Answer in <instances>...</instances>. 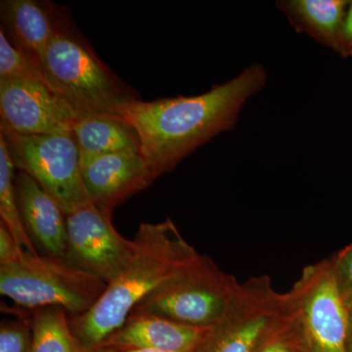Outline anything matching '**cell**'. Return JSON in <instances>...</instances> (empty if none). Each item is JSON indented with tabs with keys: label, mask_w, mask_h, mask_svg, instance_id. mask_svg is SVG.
I'll return each instance as SVG.
<instances>
[{
	"label": "cell",
	"mask_w": 352,
	"mask_h": 352,
	"mask_svg": "<svg viewBox=\"0 0 352 352\" xmlns=\"http://www.w3.org/2000/svg\"><path fill=\"white\" fill-rule=\"evenodd\" d=\"M267 78L263 65L254 63L196 96L151 102L131 98L118 109L117 116L138 133L141 154L157 178L201 145L233 129L243 108L263 89Z\"/></svg>",
	"instance_id": "6da1fadb"
},
{
	"label": "cell",
	"mask_w": 352,
	"mask_h": 352,
	"mask_svg": "<svg viewBox=\"0 0 352 352\" xmlns=\"http://www.w3.org/2000/svg\"><path fill=\"white\" fill-rule=\"evenodd\" d=\"M132 240L133 256L119 276L87 312L69 318L72 332L85 352L98 349L139 302L201 256L170 219L140 224Z\"/></svg>",
	"instance_id": "7a4b0ae2"
},
{
	"label": "cell",
	"mask_w": 352,
	"mask_h": 352,
	"mask_svg": "<svg viewBox=\"0 0 352 352\" xmlns=\"http://www.w3.org/2000/svg\"><path fill=\"white\" fill-rule=\"evenodd\" d=\"M106 287L62 259L39 254L24 252L13 263L0 265V293L25 311L59 307L76 318L94 307Z\"/></svg>",
	"instance_id": "3957f363"
},
{
	"label": "cell",
	"mask_w": 352,
	"mask_h": 352,
	"mask_svg": "<svg viewBox=\"0 0 352 352\" xmlns=\"http://www.w3.org/2000/svg\"><path fill=\"white\" fill-rule=\"evenodd\" d=\"M241 284L200 256L139 302L144 312L197 328L217 325L232 305ZM131 311V312H132Z\"/></svg>",
	"instance_id": "277c9868"
},
{
	"label": "cell",
	"mask_w": 352,
	"mask_h": 352,
	"mask_svg": "<svg viewBox=\"0 0 352 352\" xmlns=\"http://www.w3.org/2000/svg\"><path fill=\"white\" fill-rule=\"evenodd\" d=\"M41 66L54 91L83 116H117L131 98L94 53L64 29L51 41Z\"/></svg>",
	"instance_id": "5b68a950"
},
{
	"label": "cell",
	"mask_w": 352,
	"mask_h": 352,
	"mask_svg": "<svg viewBox=\"0 0 352 352\" xmlns=\"http://www.w3.org/2000/svg\"><path fill=\"white\" fill-rule=\"evenodd\" d=\"M0 136L6 140L15 168L36 180L66 215L90 203L73 132L21 134L0 126Z\"/></svg>",
	"instance_id": "8992f818"
},
{
	"label": "cell",
	"mask_w": 352,
	"mask_h": 352,
	"mask_svg": "<svg viewBox=\"0 0 352 352\" xmlns=\"http://www.w3.org/2000/svg\"><path fill=\"white\" fill-rule=\"evenodd\" d=\"M293 315L288 293H278L270 277L252 278L194 352H256Z\"/></svg>",
	"instance_id": "52a82bcc"
},
{
	"label": "cell",
	"mask_w": 352,
	"mask_h": 352,
	"mask_svg": "<svg viewBox=\"0 0 352 352\" xmlns=\"http://www.w3.org/2000/svg\"><path fill=\"white\" fill-rule=\"evenodd\" d=\"M288 296L308 352H346L349 311L332 258L305 267Z\"/></svg>",
	"instance_id": "ba28073f"
},
{
	"label": "cell",
	"mask_w": 352,
	"mask_h": 352,
	"mask_svg": "<svg viewBox=\"0 0 352 352\" xmlns=\"http://www.w3.org/2000/svg\"><path fill=\"white\" fill-rule=\"evenodd\" d=\"M68 243L63 261L110 284L126 267L134 252L112 223V214L89 203L67 215Z\"/></svg>",
	"instance_id": "9c48e42d"
},
{
	"label": "cell",
	"mask_w": 352,
	"mask_h": 352,
	"mask_svg": "<svg viewBox=\"0 0 352 352\" xmlns=\"http://www.w3.org/2000/svg\"><path fill=\"white\" fill-rule=\"evenodd\" d=\"M0 126L21 134L73 132L85 116L64 97L31 80H0Z\"/></svg>",
	"instance_id": "30bf717a"
},
{
	"label": "cell",
	"mask_w": 352,
	"mask_h": 352,
	"mask_svg": "<svg viewBox=\"0 0 352 352\" xmlns=\"http://www.w3.org/2000/svg\"><path fill=\"white\" fill-rule=\"evenodd\" d=\"M80 171L90 203L109 214L156 179L140 150L94 157L80 164Z\"/></svg>",
	"instance_id": "8fae6325"
},
{
	"label": "cell",
	"mask_w": 352,
	"mask_h": 352,
	"mask_svg": "<svg viewBox=\"0 0 352 352\" xmlns=\"http://www.w3.org/2000/svg\"><path fill=\"white\" fill-rule=\"evenodd\" d=\"M15 190L21 219L36 251L41 256L63 261L68 243L64 210L36 180L22 171L15 176Z\"/></svg>",
	"instance_id": "7c38bea8"
},
{
	"label": "cell",
	"mask_w": 352,
	"mask_h": 352,
	"mask_svg": "<svg viewBox=\"0 0 352 352\" xmlns=\"http://www.w3.org/2000/svg\"><path fill=\"white\" fill-rule=\"evenodd\" d=\"M210 328H197L178 322L132 311L124 323L99 347L129 351L194 352Z\"/></svg>",
	"instance_id": "4fadbf2b"
},
{
	"label": "cell",
	"mask_w": 352,
	"mask_h": 352,
	"mask_svg": "<svg viewBox=\"0 0 352 352\" xmlns=\"http://www.w3.org/2000/svg\"><path fill=\"white\" fill-rule=\"evenodd\" d=\"M1 15L9 41L43 69L46 50L63 30L50 9L36 0H7L1 2Z\"/></svg>",
	"instance_id": "5bb4252c"
},
{
	"label": "cell",
	"mask_w": 352,
	"mask_h": 352,
	"mask_svg": "<svg viewBox=\"0 0 352 352\" xmlns=\"http://www.w3.org/2000/svg\"><path fill=\"white\" fill-rule=\"evenodd\" d=\"M349 3V0H279L276 7L298 34L338 53Z\"/></svg>",
	"instance_id": "9a60e30c"
},
{
	"label": "cell",
	"mask_w": 352,
	"mask_h": 352,
	"mask_svg": "<svg viewBox=\"0 0 352 352\" xmlns=\"http://www.w3.org/2000/svg\"><path fill=\"white\" fill-rule=\"evenodd\" d=\"M73 133L80 164L112 153L140 150L138 133L119 116H85L76 122Z\"/></svg>",
	"instance_id": "2e32d148"
},
{
	"label": "cell",
	"mask_w": 352,
	"mask_h": 352,
	"mask_svg": "<svg viewBox=\"0 0 352 352\" xmlns=\"http://www.w3.org/2000/svg\"><path fill=\"white\" fill-rule=\"evenodd\" d=\"M32 346L30 352H85L69 327V316L59 307L30 311Z\"/></svg>",
	"instance_id": "e0dca14e"
},
{
	"label": "cell",
	"mask_w": 352,
	"mask_h": 352,
	"mask_svg": "<svg viewBox=\"0 0 352 352\" xmlns=\"http://www.w3.org/2000/svg\"><path fill=\"white\" fill-rule=\"evenodd\" d=\"M14 170L15 166L9 156L6 140L0 136V222L8 228L24 251L36 254L38 252L25 232L21 219Z\"/></svg>",
	"instance_id": "ac0fdd59"
},
{
	"label": "cell",
	"mask_w": 352,
	"mask_h": 352,
	"mask_svg": "<svg viewBox=\"0 0 352 352\" xmlns=\"http://www.w3.org/2000/svg\"><path fill=\"white\" fill-rule=\"evenodd\" d=\"M11 78L34 80V82L43 83L54 91L43 69L34 64L22 51L14 46L1 29L0 30V80H11Z\"/></svg>",
	"instance_id": "d6986e66"
},
{
	"label": "cell",
	"mask_w": 352,
	"mask_h": 352,
	"mask_svg": "<svg viewBox=\"0 0 352 352\" xmlns=\"http://www.w3.org/2000/svg\"><path fill=\"white\" fill-rule=\"evenodd\" d=\"M15 319H6L0 325V352H30L32 320L30 311L18 310Z\"/></svg>",
	"instance_id": "ffe728a7"
},
{
	"label": "cell",
	"mask_w": 352,
	"mask_h": 352,
	"mask_svg": "<svg viewBox=\"0 0 352 352\" xmlns=\"http://www.w3.org/2000/svg\"><path fill=\"white\" fill-rule=\"evenodd\" d=\"M256 352H308L295 311L266 338Z\"/></svg>",
	"instance_id": "44dd1931"
},
{
	"label": "cell",
	"mask_w": 352,
	"mask_h": 352,
	"mask_svg": "<svg viewBox=\"0 0 352 352\" xmlns=\"http://www.w3.org/2000/svg\"><path fill=\"white\" fill-rule=\"evenodd\" d=\"M333 270L340 294L347 309L352 310V244L338 252L332 258Z\"/></svg>",
	"instance_id": "7402d4cb"
},
{
	"label": "cell",
	"mask_w": 352,
	"mask_h": 352,
	"mask_svg": "<svg viewBox=\"0 0 352 352\" xmlns=\"http://www.w3.org/2000/svg\"><path fill=\"white\" fill-rule=\"evenodd\" d=\"M24 252L8 228L0 222V265L13 263Z\"/></svg>",
	"instance_id": "603a6c76"
},
{
	"label": "cell",
	"mask_w": 352,
	"mask_h": 352,
	"mask_svg": "<svg viewBox=\"0 0 352 352\" xmlns=\"http://www.w3.org/2000/svg\"><path fill=\"white\" fill-rule=\"evenodd\" d=\"M338 54L342 58H352V1L344 18Z\"/></svg>",
	"instance_id": "cb8c5ba5"
},
{
	"label": "cell",
	"mask_w": 352,
	"mask_h": 352,
	"mask_svg": "<svg viewBox=\"0 0 352 352\" xmlns=\"http://www.w3.org/2000/svg\"><path fill=\"white\" fill-rule=\"evenodd\" d=\"M346 352H352V310L349 312V328L347 335Z\"/></svg>",
	"instance_id": "d4e9b609"
},
{
	"label": "cell",
	"mask_w": 352,
	"mask_h": 352,
	"mask_svg": "<svg viewBox=\"0 0 352 352\" xmlns=\"http://www.w3.org/2000/svg\"><path fill=\"white\" fill-rule=\"evenodd\" d=\"M91 352H157V351H129V349H108V347H98L95 351Z\"/></svg>",
	"instance_id": "484cf974"
}]
</instances>
